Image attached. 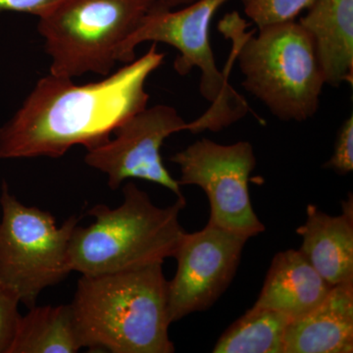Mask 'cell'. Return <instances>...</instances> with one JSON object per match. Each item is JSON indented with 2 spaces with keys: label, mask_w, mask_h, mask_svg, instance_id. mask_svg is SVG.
I'll list each match as a JSON object with an SVG mask.
<instances>
[{
  "label": "cell",
  "mask_w": 353,
  "mask_h": 353,
  "mask_svg": "<svg viewBox=\"0 0 353 353\" xmlns=\"http://www.w3.org/2000/svg\"><path fill=\"white\" fill-rule=\"evenodd\" d=\"M165 58L152 43L99 82L77 85L73 79H39L22 105L0 127V159L59 158L70 148L101 145L128 118L148 108L146 81Z\"/></svg>",
  "instance_id": "obj_1"
},
{
  "label": "cell",
  "mask_w": 353,
  "mask_h": 353,
  "mask_svg": "<svg viewBox=\"0 0 353 353\" xmlns=\"http://www.w3.org/2000/svg\"><path fill=\"white\" fill-rule=\"evenodd\" d=\"M163 263L83 276L71 303L83 347L112 353H173Z\"/></svg>",
  "instance_id": "obj_2"
},
{
  "label": "cell",
  "mask_w": 353,
  "mask_h": 353,
  "mask_svg": "<svg viewBox=\"0 0 353 353\" xmlns=\"http://www.w3.org/2000/svg\"><path fill=\"white\" fill-rule=\"evenodd\" d=\"M238 12L219 23L232 43V57L243 73V85L275 117L304 122L317 113L326 85L314 43L299 21L248 32Z\"/></svg>",
  "instance_id": "obj_3"
},
{
  "label": "cell",
  "mask_w": 353,
  "mask_h": 353,
  "mask_svg": "<svg viewBox=\"0 0 353 353\" xmlns=\"http://www.w3.org/2000/svg\"><path fill=\"white\" fill-rule=\"evenodd\" d=\"M118 208L97 204L88 210L94 218L88 227L77 225L70 241L72 271L99 276L163 263L173 257L185 233L180 213L185 196L159 208L134 183L123 188Z\"/></svg>",
  "instance_id": "obj_4"
},
{
  "label": "cell",
  "mask_w": 353,
  "mask_h": 353,
  "mask_svg": "<svg viewBox=\"0 0 353 353\" xmlns=\"http://www.w3.org/2000/svg\"><path fill=\"white\" fill-rule=\"evenodd\" d=\"M230 0H196L179 9L157 4L150 11L121 50L120 63L136 59L134 50L145 41L165 43L179 51L174 69L185 76L201 71L199 92L210 102L208 112L188 123L187 131L219 132L252 112L248 101L229 83V71H221L211 46L213 18Z\"/></svg>",
  "instance_id": "obj_5"
},
{
  "label": "cell",
  "mask_w": 353,
  "mask_h": 353,
  "mask_svg": "<svg viewBox=\"0 0 353 353\" xmlns=\"http://www.w3.org/2000/svg\"><path fill=\"white\" fill-rule=\"evenodd\" d=\"M155 0H63L39 18L53 75L106 77Z\"/></svg>",
  "instance_id": "obj_6"
},
{
  "label": "cell",
  "mask_w": 353,
  "mask_h": 353,
  "mask_svg": "<svg viewBox=\"0 0 353 353\" xmlns=\"http://www.w3.org/2000/svg\"><path fill=\"white\" fill-rule=\"evenodd\" d=\"M0 206V283L32 308L43 290L73 272L70 241L80 218L72 215L58 227L50 212L24 205L6 182Z\"/></svg>",
  "instance_id": "obj_7"
},
{
  "label": "cell",
  "mask_w": 353,
  "mask_h": 353,
  "mask_svg": "<svg viewBox=\"0 0 353 353\" xmlns=\"http://www.w3.org/2000/svg\"><path fill=\"white\" fill-rule=\"evenodd\" d=\"M178 165L180 185H197L210 203L208 224L248 239L263 233V223L253 210L248 181L256 167L252 143L221 145L202 139L171 157Z\"/></svg>",
  "instance_id": "obj_8"
},
{
  "label": "cell",
  "mask_w": 353,
  "mask_h": 353,
  "mask_svg": "<svg viewBox=\"0 0 353 353\" xmlns=\"http://www.w3.org/2000/svg\"><path fill=\"white\" fill-rule=\"evenodd\" d=\"M187 128L188 122L173 106L145 108L116 128L114 138L88 150L85 164L105 174L111 190L129 179H139L183 197L178 180L165 167L161 148L165 139Z\"/></svg>",
  "instance_id": "obj_9"
},
{
  "label": "cell",
  "mask_w": 353,
  "mask_h": 353,
  "mask_svg": "<svg viewBox=\"0 0 353 353\" xmlns=\"http://www.w3.org/2000/svg\"><path fill=\"white\" fill-rule=\"evenodd\" d=\"M248 240L210 224L183 234L173 255L176 274L168 282L171 323L206 310L218 301L233 281Z\"/></svg>",
  "instance_id": "obj_10"
},
{
  "label": "cell",
  "mask_w": 353,
  "mask_h": 353,
  "mask_svg": "<svg viewBox=\"0 0 353 353\" xmlns=\"http://www.w3.org/2000/svg\"><path fill=\"white\" fill-rule=\"evenodd\" d=\"M353 352V280L334 285L319 305L292 320L284 353Z\"/></svg>",
  "instance_id": "obj_11"
},
{
  "label": "cell",
  "mask_w": 353,
  "mask_h": 353,
  "mask_svg": "<svg viewBox=\"0 0 353 353\" xmlns=\"http://www.w3.org/2000/svg\"><path fill=\"white\" fill-rule=\"evenodd\" d=\"M305 223L296 230L303 239L299 252L331 285L353 280V202H343V213L333 216L309 204Z\"/></svg>",
  "instance_id": "obj_12"
},
{
  "label": "cell",
  "mask_w": 353,
  "mask_h": 353,
  "mask_svg": "<svg viewBox=\"0 0 353 353\" xmlns=\"http://www.w3.org/2000/svg\"><path fill=\"white\" fill-rule=\"evenodd\" d=\"M299 23L314 43L326 85H352L353 0H314Z\"/></svg>",
  "instance_id": "obj_13"
},
{
  "label": "cell",
  "mask_w": 353,
  "mask_h": 353,
  "mask_svg": "<svg viewBox=\"0 0 353 353\" xmlns=\"http://www.w3.org/2000/svg\"><path fill=\"white\" fill-rule=\"evenodd\" d=\"M332 288L299 250H285L272 260L254 306L277 311L294 320L319 305Z\"/></svg>",
  "instance_id": "obj_14"
},
{
  "label": "cell",
  "mask_w": 353,
  "mask_h": 353,
  "mask_svg": "<svg viewBox=\"0 0 353 353\" xmlns=\"http://www.w3.org/2000/svg\"><path fill=\"white\" fill-rule=\"evenodd\" d=\"M83 347L71 304L34 306L21 315L9 353H76Z\"/></svg>",
  "instance_id": "obj_15"
},
{
  "label": "cell",
  "mask_w": 353,
  "mask_h": 353,
  "mask_svg": "<svg viewBox=\"0 0 353 353\" xmlns=\"http://www.w3.org/2000/svg\"><path fill=\"white\" fill-rule=\"evenodd\" d=\"M290 318L271 309L252 308L220 336L214 353H284Z\"/></svg>",
  "instance_id": "obj_16"
},
{
  "label": "cell",
  "mask_w": 353,
  "mask_h": 353,
  "mask_svg": "<svg viewBox=\"0 0 353 353\" xmlns=\"http://www.w3.org/2000/svg\"><path fill=\"white\" fill-rule=\"evenodd\" d=\"M246 17L257 29L296 21L314 0H241Z\"/></svg>",
  "instance_id": "obj_17"
},
{
  "label": "cell",
  "mask_w": 353,
  "mask_h": 353,
  "mask_svg": "<svg viewBox=\"0 0 353 353\" xmlns=\"http://www.w3.org/2000/svg\"><path fill=\"white\" fill-rule=\"evenodd\" d=\"M15 292L0 283V353H9L21 314Z\"/></svg>",
  "instance_id": "obj_18"
},
{
  "label": "cell",
  "mask_w": 353,
  "mask_h": 353,
  "mask_svg": "<svg viewBox=\"0 0 353 353\" xmlns=\"http://www.w3.org/2000/svg\"><path fill=\"white\" fill-rule=\"evenodd\" d=\"M324 168L339 175H347L353 170V115L341 125L334 141V152Z\"/></svg>",
  "instance_id": "obj_19"
},
{
  "label": "cell",
  "mask_w": 353,
  "mask_h": 353,
  "mask_svg": "<svg viewBox=\"0 0 353 353\" xmlns=\"http://www.w3.org/2000/svg\"><path fill=\"white\" fill-rule=\"evenodd\" d=\"M63 0H0V14L16 12L43 17Z\"/></svg>",
  "instance_id": "obj_20"
},
{
  "label": "cell",
  "mask_w": 353,
  "mask_h": 353,
  "mask_svg": "<svg viewBox=\"0 0 353 353\" xmlns=\"http://www.w3.org/2000/svg\"><path fill=\"white\" fill-rule=\"evenodd\" d=\"M158 6L164 8L175 9L179 7L189 6L196 0H155Z\"/></svg>",
  "instance_id": "obj_21"
}]
</instances>
